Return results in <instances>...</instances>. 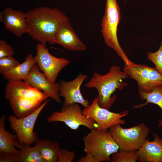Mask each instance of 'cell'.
<instances>
[{
    "label": "cell",
    "instance_id": "1",
    "mask_svg": "<svg viewBox=\"0 0 162 162\" xmlns=\"http://www.w3.org/2000/svg\"><path fill=\"white\" fill-rule=\"evenodd\" d=\"M27 33L34 40L45 45L55 44V36L61 24L69 20L60 10L39 7L26 13Z\"/></svg>",
    "mask_w": 162,
    "mask_h": 162
},
{
    "label": "cell",
    "instance_id": "2",
    "mask_svg": "<svg viewBox=\"0 0 162 162\" xmlns=\"http://www.w3.org/2000/svg\"><path fill=\"white\" fill-rule=\"evenodd\" d=\"M128 76L120 67L113 65L106 74L94 72L91 79L85 85L88 88H94L98 92V103L102 107L110 110L117 99L116 94L112 96L117 89L122 90L128 85L123 80Z\"/></svg>",
    "mask_w": 162,
    "mask_h": 162
},
{
    "label": "cell",
    "instance_id": "3",
    "mask_svg": "<svg viewBox=\"0 0 162 162\" xmlns=\"http://www.w3.org/2000/svg\"><path fill=\"white\" fill-rule=\"evenodd\" d=\"M120 19V9L116 0H106L101 26V32L105 42L121 58L125 65L130 66L134 63L128 58L120 46L117 38L118 26Z\"/></svg>",
    "mask_w": 162,
    "mask_h": 162
},
{
    "label": "cell",
    "instance_id": "4",
    "mask_svg": "<svg viewBox=\"0 0 162 162\" xmlns=\"http://www.w3.org/2000/svg\"><path fill=\"white\" fill-rule=\"evenodd\" d=\"M83 140L86 155L94 157L98 162L110 161V156L119 148L108 130H92L83 137Z\"/></svg>",
    "mask_w": 162,
    "mask_h": 162
},
{
    "label": "cell",
    "instance_id": "5",
    "mask_svg": "<svg viewBox=\"0 0 162 162\" xmlns=\"http://www.w3.org/2000/svg\"><path fill=\"white\" fill-rule=\"evenodd\" d=\"M109 131L118 145L120 151L138 150L148 136L150 130L144 122L129 128L119 124L111 127Z\"/></svg>",
    "mask_w": 162,
    "mask_h": 162
},
{
    "label": "cell",
    "instance_id": "6",
    "mask_svg": "<svg viewBox=\"0 0 162 162\" xmlns=\"http://www.w3.org/2000/svg\"><path fill=\"white\" fill-rule=\"evenodd\" d=\"M47 121L49 123L63 122L73 130H76L81 125L90 130L98 127L93 120L83 114L80 106L76 103L63 106L59 111L53 112L47 118Z\"/></svg>",
    "mask_w": 162,
    "mask_h": 162
},
{
    "label": "cell",
    "instance_id": "7",
    "mask_svg": "<svg viewBox=\"0 0 162 162\" xmlns=\"http://www.w3.org/2000/svg\"><path fill=\"white\" fill-rule=\"evenodd\" d=\"M49 101L45 100L35 111L25 117L18 118L13 115L8 117L10 127L16 132L18 140L22 145L31 146L38 139L37 133L34 131V127L39 115Z\"/></svg>",
    "mask_w": 162,
    "mask_h": 162
},
{
    "label": "cell",
    "instance_id": "8",
    "mask_svg": "<svg viewBox=\"0 0 162 162\" xmlns=\"http://www.w3.org/2000/svg\"><path fill=\"white\" fill-rule=\"evenodd\" d=\"M82 111L85 116L92 118L96 123L98 127L96 129L99 131H107L115 125L124 124L125 120L122 118L128 114L127 110L116 113L100 107L98 104L97 97L92 100L88 107H84Z\"/></svg>",
    "mask_w": 162,
    "mask_h": 162
},
{
    "label": "cell",
    "instance_id": "9",
    "mask_svg": "<svg viewBox=\"0 0 162 162\" xmlns=\"http://www.w3.org/2000/svg\"><path fill=\"white\" fill-rule=\"evenodd\" d=\"M123 71L137 82L138 89L145 93H149L155 86L162 84V74L155 67L135 64L124 65Z\"/></svg>",
    "mask_w": 162,
    "mask_h": 162
},
{
    "label": "cell",
    "instance_id": "10",
    "mask_svg": "<svg viewBox=\"0 0 162 162\" xmlns=\"http://www.w3.org/2000/svg\"><path fill=\"white\" fill-rule=\"evenodd\" d=\"M36 50L35 57L39 68L51 82H55L60 72L71 61L64 58H58L52 56L45 45L40 43L37 44Z\"/></svg>",
    "mask_w": 162,
    "mask_h": 162
},
{
    "label": "cell",
    "instance_id": "11",
    "mask_svg": "<svg viewBox=\"0 0 162 162\" xmlns=\"http://www.w3.org/2000/svg\"><path fill=\"white\" fill-rule=\"evenodd\" d=\"M88 77L86 74H80L75 78L70 81L61 80L59 81L60 97L64 98L63 106L74 103L81 104L84 107L89 106V102L84 98L82 95L80 88L84 81Z\"/></svg>",
    "mask_w": 162,
    "mask_h": 162
},
{
    "label": "cell",
    "instance_id": "12",
    "mask_svg": "<svg viewBox=\"0 0 162 162\" xmlns=\"http://www.w3.org/2000/svg\"><path fill=\"white\" fill-rule=\"evenodd\" d=\"M5 98L9 101L16 99L28 98L44 101L48 98L45 93L31 86L22 80H9L5 88Z\"/></svg>",
    "mask_w": 162,
    "mask_h": 162
},
{
    "label": "cell",
    "instance_id": "13",
    "mask_svg": "<svg viewBox=\"0 0 162 162\" xmlns=\"http://www.w3.org/2000/svg\"><path fill=\"white\" fill-rule=\"evenodd\" d=\"M24 81L32 87L42 91L56 102H61L59 83L51 82L45 74L40 71L36 64L32 67L28 77Z\"/></svg>",
    "mask_w": 162,
    "mask_h": 162
},
{
    "label": "cell",
    "instance_id": "14",
    "mask_svg": "<svg viewBox=\"0 0 162 162\" xmlns=\"http://www.w3.org/2000/svg\"><path fill=\"white\" fill-rule=\"evenodd\" d=\"M0 22L5 29L18 38L27 33L26 13L7 7L0 12Z\"/></svg>",
    "mask_w": 162,
    "mask_h": 162
},
{
    "label": "cell",
    "instance_id": "15",
    "mask_svg": "<svg viewBox=\"0 0 162 162\" xmlns=\"http://www.w3.org/2000/svg\"><path fill=\"white\" fill-rule=\"evenodd\" d=\"M55 43L70 50L83 51L86 47L75 33L69 20L63 21L60 25L55 36Z\"/></svg>",
    "mask_w": 162,
    "mask_h": 162
},
{
    "label": "cell",
    "instance_id": "16",
    "mask_svg": "<svg viewBox=\"0 0 162 162\" xmlns=\"http://www.w3.org/2000/svg\"><path fill=\"white\" fill-rule=\"evenodd\" d=\"M154 140L146 139L137 150L138 160L140 162H162V139L157 134H153Z\"/></svg>",
    "mask_w": 162,
    "mask_h": 162
},
{
    "label": "cell",
    "instance_id": "17",
    "mask_svg": "<svg viewBox=\"0 0 162 162\" xmlns=\"http://www.w3.org/2000/svg\"><path fill=\"white\" fill-rule=\"evenodd\" d=\"M5 116L2 115L0 118V153L20 155V150L23 145L19 142L16 135L12 134L5 129Z\"/></svg>",
    "mask_w": 162,
    "mask_h": 162
},
{
    "label": "cell",
    "instance_id": "18",
    "mask_svg": "<svg viewBox=\"0 0 162 162\" xmlns=\"http://www.w3.org/2000/svg\"><path fill=\"white\" fill-rule=\"evenodd\" d=\"M36 63L35 57L29 54L26 57L23 63H20L2 74L5 79L8 80L25 81L28 77L32 67Z\"/></svg>",
    "mask_w": 162,
    "mask_h": 162
},
{
    "label": "cell",
    "instance_id": "19",
    "mask_svg": "<svg viewBox=\"0 0 162 162\" xmlns=\"http://www.w3.org/2000/svg\"><path fill=\"white\" fill-rule=\"evenodd\" d=\"M14 115L18 118L26 117L37 109L44 102L28 98L16 99L9 101Z\"/></svg>",
    "mask_w": 162,
    "mask_h": 162
},
{
    "label": "cell",
    "instance_id": "20",
    "mask_svg": "<svg viewBox=\"0 0 162 162\" xmlns=\"http://www.w3.org/2000/svg\"><path fill=\"white\" fill-rule=\"evenodd\" d=\"M35 144L45 162H58L61 148L57 142L48 139H38Z\"/></svg>",
    "mask_w": 162,
    "mask_h": 162
},
{
    "label": "cell",
    "instance_id": "21",
    "mask_svg": "<svg viewBox=\"0 0 162 162\" xmlns=\"http://www.w3.org/2000/svg\"><path fill=\"white\" fill-rule=\"evenodd\" d=\"M138 92L141 99L143 100H146V101L144 104L135 106L134 108H141L150 103L157 105L162 111V84L155 86L149 93H145L139 89ZM158 122V127L162 125V119Z\"/></svg>",
    "mask_w": 162,
    "mask_h": 162
},
{
    "label": "cell",
    "instance_id": "22",
    "mask_svg": "<svg viewBox=\"0 0 162 162\" xmlns=\"http://www.w3.org/2000/svg\"><path fill=\"white\" fill-rule=\"evenodd\" d=\"M31 146L23 145L20 150V162H45L37 147Z\"/></svg>",
    "mask_w": 162,
    "mask_h": 162
},
{
    "label": "cell",
    "instance_id": "23",
    "mask_svg": "<svg viewBox=\"0 0 162 162\" xmlns=\"http://www.w3.org/2000/svg\"><path fill=\"white\" fill-rule=\"evenodd\" d=\"M137 150L118 151L111 155V162H136L138 160Z\"/></svg>",
    "mask_w": 162,
    "mask_h": 162
},
{
    "label": "cell",
    "instance_id": "24",
    "mask_svg": "<svg viewBox=\"0 0 162 162\" xmlns=\"http://www.w3.org/2000/svg\"><path fill=\"white\" fill-rule=\"evenodd\" d=\"M147 57L154 64L158 72L162 74V41L158 51L154 52H148Z\"/></svg>",
    "mask_w": 162,
    "mask_h": 162
},
{
    "label": "cell",
    "instance_id": "25",
    "mask_svg": "<svg viewBox=\"0 0 162 162\" xmlns=\"http://www.w3.org/2000/svg\"><path fill=\"white\" fill-rule=\"evenodd\" d=\"M20 62L15 59L12 56L0 58V73L2 74L17 66Z\"/></svg>",
    "mask_w": 162,
    "mask_h": 162
},
{
    "label": "cell",
    "instance_id": "26",
    "mask_svg": "<svg viewBox=\"0 0 162 162\" xmlns=\"http://www.w3.org/2000/svg\"><path fill=\"white\" fill-rule=\"evenodd\" d=\"M75 157L74 151L61 148L58 153V162H71L75 159Z\"/></svg>",
    "mask_w": 162,
    "mask_h": 162
},
{
    "label": "cell",
    "instance_id": "27",
    "mask_svg": "<svg viewBox=\"0 0 162 162\" xmlns=\"http://www.w3.org/2000/svg\"><path fill=\"white\" fill-rule=\"evenodd\" d=\"M14 54L12 47L5 41L0 40V58L12 56Z\"/></svg>",
    "mask_w": 162,
    "mask_h": 162
},
{
    "label": "cell",
    "instance_id": "28",
    "mask_svg": "<svg viewBox=\"0 0 162 162\" xmlns=\"http://www.w3.org/2000/svg\"><path fill=\"white\" fill-rule=\"evenodd\" d=\"M19 156L9 153H0V162H20Z\"/></svg>",
    "mask_w": 162,
    "mask_h": 162
},
{
    "label": "cell",
    "instance_id": "29",
    "mask_svg": "<svg viewBox=\"0 0 162 162\" xmlns=\"http://www.w3.org/2000/svg\"><path fill=\"white\" fill-rule=\"evenodd\" d=\"M78 162H98L94 157L86 155L85 156L81 157L77 161Z\"/></svg>",
    "mask_w": 162,
    "mask_h": 162
}]
</instances>
